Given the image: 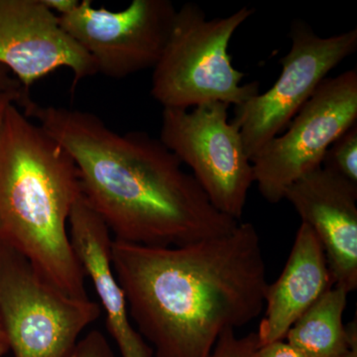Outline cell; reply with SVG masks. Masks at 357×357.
Returning <instances> with one entry per match:
<instances>
[{
  "instance_id": "cell-1",
  "label": "cell",
  "mask_w": 357,
  "mask_h": 357,
  "mask_svg": "<svg viewBox=\"0 0 357 357\" xmlns=\"http://www.w3.org/2000/svg\"><path fill=\"white\" fill-rule=\"evenodd\" d=\"M17 105L69 153L84 199L114 241L181 246L225 236L238 225L213 206L159 138L116 132L98 115L41 105L28 91Z\"/></svg>"
},
{
  "instance_id": "cell-2",
  "label": "cell",
  "mask_w": 357,
  "mask_h": 357,
  "mask_svg": "<svg viewBox=\"0 0 357 357\" xmlns=\"http://www.w3.org/2000/svg\"><path fill=\"white\" fill-rule=\"evenodd\" d=\"M112 263L129 316L156 357H211L222 333L264 310L266 264L251 222L181 246L114 239Z\"/></svg>"
},
{
  "instance_id": "cell-3",
  "label": "cell",
  "mask_w": 357,
  "mask_h": 357,
  "mask_svg": "<svg viewBox=\"0 0 357 357\" xmlns=\"http://www.w3.org/2000/svg\"><path fill=\"white\" fill-rule=\"evenodd\" d=\"M81 182L69 153L13 105L0 130V241L59 290L88 298L69 234Z\"/></svg>"
},
{
  "instance_id": "cell-4",
  "label": "cell",
  "mask_w": 357,
  "mask_h": 357,
  "mask_svg": "<svg viewBox=\"0 0 357 357\" xmlns=\"http://www.w3.org/2000/svg\"><path fill=\"white\" fill-rule=\"evenodd\" d=\"M253 13L244 6L227 17L208 20L196 3L177 10L152 75L150 93L163 109L215 102L236 107L260 93L259 82L241 84L245 75L232 66L229 54L234 33Z\"/></svg>"
},
{
  "instance_id": "cell-5",
  "label": "cell",
  "mask_w": 357,
  "mask_h": 357,
  "mask_svg": "<svg viewBox=\"0 0 357 357\" xmlns=\"http://www.w3.org/2000/svg\"><path fill=\"white\" fill-rule=\"evenodd\" d=\"M100 314L98 303L59 290L0 241V319L14 357H72Z\"/></svg>"
},
{
  "instance_id": "cell-6",
  "label": "cell",
  "mask_w": 357,
  "mask_h": 357,
  "mask_svg": "<svg viewBox=\"0 0 357 357\" xmlns=\"http://www.w3.org/2000/svg\"><path fill=\"white\" fill-rule=\"evenodd\" d=\"M229 109L220 102L191 110L164 109L159 139L191 169L213 206L239 222L255 175Z\"/></svg>"
},
{
  "instance_id": "cell-7",
  "label": "cell",
  "mask_w": 357,
  "mask_h": 357,
  "mask_svg": "<svg viewBox=\"0 0 357 357\" xmlns=\"http://www.w3.org/2000/svg\"><path fill=\"white\" fill-rule=\"evenodd\" d=\"M357 123V70L326 77L283 134L251 160L255 183L270 204L284 199L303 174L321 165L333 142Z\"/></svg>"
},
{
  "instance_id": "cell-8",
  "label": "cell",
  "mask_w": 357,
  "mask_h": 357,
  "mask_svg": "<svg viewBox=\"0 0 357 357\" xmlns=\"http://www.w3.org/2000/svg\"><path fill=\"white\" fill-rule=\"evenodd\" d=\"M289 37L292 46L280 60L282 72L276 83L236 107L231 121L239 129L250 160L286 130L330 72L357 49L356 28L321 37L307 23L295 20Z\"/></svg>"
},
{
  "instance_id": "cell-9",
  "label": "cell",
  "mask_w": 357,
  "mask_h": 357,
  "mask_svg": "<svg viewBox=\"0 0 357 357\" xmlns=\"http://www.w3.org/2000/svg\"><path fill=\"white\" fill-rule=\"evenodd\" d=\"M177 9L170 0H133L126 9L96 8L91 0L60 16L68 34L88 53L96 72L124 79L158 63Z\"/></svg>"
},
{
  "instance_id": "cell-10",
  "label": "cell",
  "mask_w": 357,
  "mask_h": 357,
  "mask_svg": "<svg viewBox=\"0 0 357 357\" xmlns=\"http://www.w3.org/2000/svg\"><path fill=\"white\" fill-rule=\"evenodd\" d=\"M0 66L11 70L26 91L62 68L72 70L73 86L98 74L88 53L43 0H0Z\"/></svg>"
},
{
  "instance_id": "cell-11",
  "label": "cell",
  "mask_w": 357,
  "mask_h": 357,
  "mask_svg": "<svg viewBox=\"0 0 357 357\" xmlns=\"http://www.w3.org/2000/svg\"><path fill=\"white\" fill-rule=\"evenodd\" d=\"M318 236L335 287L357 289V185L319 165L303 174L285 192Z\"/></svg>"
},
{
  "instance_id": "cell-12",
  "label": "cell",
  "mask_w": 357,
  "mask_h": 357,
  "mask_svg": "<svg viewBox=\"0 0 357 357\" xmlns=\"http://www.w3.org/2000/svg\"><path fill=\"white\" fill-rule=\"evenodd\" d=\"M69 234L79 264L95 288L102 312H105L107 331L121 357H153V349L131 323L126 295L115 276L112 234L83 194L70 211Z\"/></svg>"
},
{
  "instance_id": "cell-13",
  "label": "cell",
  "mask_w": 357,
  "mask_h": 357,
  "mask_svg": "<svg viewBox=\"0 0 357 357\" xmlns=\"http://www.w3.org/2000/svg\"><path fill=\"white\" fill-rule=\"evenodd\" d=\"M335 287L318 236L301 223L280 277L268 284L265 314L257 333L259 347L285 340L296 321Z\"/></svg>"
},
{
  "instance_id": "cell-14",
  "label": "cell",
  "mask_w": 357,
  "mask_h": 357,
  "mask_svg": "<svg viewBox=\"0 0 357 357\" xmlns=\"http://www.w3.org/2000/svg\"><path fill=\"white\" fill-rule=\"evenodd\" d=\"M347 294L333 287L291 326L286 340L306 357H344L357 344L356 319L345 326Z\"/></svg>"
},
{
  "instance_id": "cell-15",
  "label": "cell",
  "mask_w": 357,
  "mask_h": 357,
  "mask_svg": "<svg viewBox=\"0 0 357 357\" xmlns=\"http://www.w3.org/2000/svg\"><path fill=\"white\" fill-rule=\"evenodd\" d=\"M321 166L357 185V123L326 150Z\"/></svg>"
},
{
  "instance_id": "cell-16",
  "label": "cell",
  "mask_w": 357,
  "mask_h": 357,
  "mask_svg": "<svg viewBox=\"0 0 357 357\" xmlns=\"http://www.w3.org/2000/svg\"><path fill=\"white\" fill-rule=\"evenodd\" d=\"M258 347L257 333H250L238 337L236 331H225L218 338L211 357H251Z\"/></svg>"
},
{
  "instance_id": "cell-17",
  "label": "cell",
  "mask_w": 357,
  "mask_h": 357,
  "mask_svg": "<svg viewBox=\"0 0 357 357\" xmlns=\"http://www.w3.org/2000/svg\"><path fill=\"white\" fill-rule=\"evenodd\" d=\"M72 357H115L109 340L100 331L93 330L79 340Z\"/></svg>"
},
{
  "instance_id": "cell-18",
  "label": "cell",
  "mask_w": 357,
  "mask_h": 357,
  "mask_svg": "<svg viewBox=\"0 0 357 357\" xmlns=\"http://www.w3.org/2000/svg\"><path fill=\"white\" fill-rule=\"evenodd\" d=\"M251 357H306L284 340L258 347Z\"/></svg>"
},
{
  "instance_id": "cell-19",
  "label": "cell",
  "mask_w": 357,
  "mask_h": 357,
  "mask_svg": "<svg viewBox=\"0 0 357 357\" xmlns=\"http://www.w3.org/2000/svg\"><path fill=\"white\" fill-rule=\"evenodd\" d=\"M24 91L23 88L0 89V130H1L2 124H3L4 119H6L7 110L11 105H17Z\"/></svg>"
},
{
  "instance_id": "cell-20",
  "label": "cell",
  "mask_w": 357,
  "mask_h": 357,
  "mask_svg": "<svg viewBox=\"0 0 357 357\" xmlns=\"http://www.w3.org/2000/svg\"><path fill=\"white\" fill-rule=\"evenodd\" d=\"M45 6L59 16L67 15L79 6V0H43Z\"/></svg>"
},
{
  "instance_id": "cell-21",
  "label": "cell",
  "mask_w": 357,
  "mask_h": 357,
  "mask_svg": "<svg viewBox=\"0 0 357 357\" xmlns=\"http://www.w3.org/2000/svg\"><path fill=\"white\" fill-rule=\"evenodd\" d=\"M22 88L18 81L9 77L7 70L0 66V89H11Z\"/></svg>"
},
{
  "instance_id": "cell-22",
  "label": "cell",
  "mask_w": 357,
  "mask_h": 357,
  "mask_svg": "<svg viewBox=\"0 0 357 357\" xmlns=\"http://www.w3.org/2000/svg\"><path fill=\"white\" fill-rule=\"evenodd\" d=\"M9 351L8 342L6 332H4L3 326H2L1 319H0V357H3Z\"/></svg>"
},
{
  "instance_id": "cell-23",
  "label": "cell",
  "mask_w": 357,
  "mask_h": 357,
  "mask_svg": "<svg viewBox=\"0 0 357 357\" xmlns=\"http://www.w3.org/2000/svg\"><path fill=\"white\" fill-rule=\"evenodd\" d=\"M344 357H357V344H354L351 347V351Z\"/></svg>"
}]
</instances>
